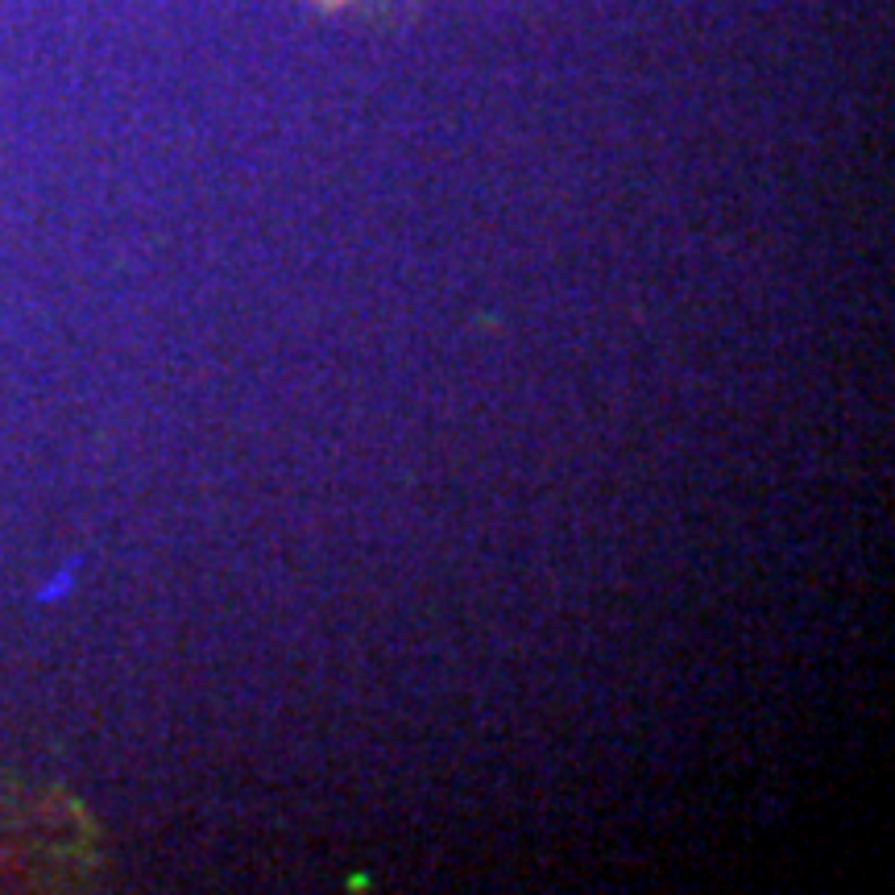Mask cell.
Instances as JSON below:
<instances>
[{"label":"cell","mask_w":895,"mask_h":895,"mask_svg":"<svg viewBox=\"0 0 895 895\" xmlns=\"http://www.w3.org/2000/svg\"><path fill=\"white\" fill-rule=\"evenodd\" d=\"M67 589H71V569H67V572H58V576H54V585H51V589H42L37 597H42V602H58V597H63Z\"/></svg>","instance_id":"obj_1"}]
</instances>
